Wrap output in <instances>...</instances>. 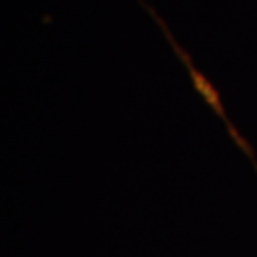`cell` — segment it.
<instances>
[{
  "label": "cell",
  "instance_id": "6da1fadb",
  "mask_svg": "<svg viewBox=\"0 0 257 257\" xmlns=\"http://www.w3.org/2000/svg\"><path fill=\"white\" fill-rule=\"evenodd\" d=\"M138 2L141 4V6H143V8L147 10L149 14H151V18H153V19L156 21V25H158V27L162 29L164 37L168 38V42L172 44V48H174V52L177 54V57L181 59V63L185 65L187 73H189V76H191V80H193L194 90H196V92H198L200 95H202L204 101L208 103V105H210L211 109H213V112H215V114H217V116H219V118L223 120V122H225V126H227V130H229L230 139H232V141H234V143H236V145H238V147L242 149V151H244V153H246V155H248L249 158H251V162H253V164H257L255 153H253V147H251V145H249L248 141H246V139H244L242 136H240L238 130H236L234 126H232V124H230L229 116H227V112H225V107H223V101H221V95H219V92L215 90V86H213V84H211L210 80L206 78V74H202L200 71H198V69H196V67H194L193 57H191V55L187 54V52H185L183 48H181V44H179V42L175 40V37L172 35V33H170V27L166 25L164 19L160 18V16H158V14H156L155 10H153L151 6H149V4L145 2V0H138Z\"/></svg>",
  "mask_w": 257,
  "mask_h": 257
},
{
  "label": "cell",
  "instance_id": "7a4b0ae2",
  "mask_svg": "<svg viewBox=\"0 0 257 257\" xmlns=\"http://www.w3.org/2000/svg\"><path fill=\"white\" fill-rule=\"evenodd\" d=\"M255 170H257V166H255Z\"/></svg>",
  "mask_w": 257,
  "mask_h": 257
}]
</instances>
